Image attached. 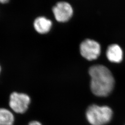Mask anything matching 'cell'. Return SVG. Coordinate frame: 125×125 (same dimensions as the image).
Wrapping results in <instances>:
<instances>
[{"mask_svg":"<svg viewBox=\"0 0 125 125\" xmlns=\"http://www.w3.org/2000/svg\"><path fill=\"white\" fill-rule=\"evenodd\" d=\"M0 71H1V68H0Z\"/></svg>","mask_w":125,"mask_h":125,"instance_id":"cell-11","label":"cell"},{"mask_svg":"<svg viewBox=\"0 0 125 125\" xmlns=\"http://www.w3.org/2000/svg\"><path fill=\"white\" fill-rule=\"evenodd\" d=\"M30 103L31 99L27 94L13 92L10 96L9 106L14 112L18 114L26 112Z\"/></svg>","mask_w":125,"mask_h":125,"instance_id":"cell-3","label":"cell"},{"mask_svg":"<svg viewBox=\"0 0 125 125\" xmlns=\"http://www.w3.org/2000/svg\"><path fill=\"white\" fill-rule=\"evenodd\" d=\"M80 51L83 57L89 60H92L99 56L101 48L97 41L91 39H86L81 43Z\"/></svg>","mask_w":125,"mask_h":125,"instance_id":"cell-4","label":"cell"},{"mask_svg":"<svg viewBox=\"0 0 125 125\" xmlns=\"http://www.w3.org/2000/svg\"><path fill=\"white\" fill-rule=\"evenodd\" d=\"M113 111L108 107L92 105L86 111L87 120L92 125H104L112 119Z\"/></svg>","mask_w":125,"mask_h":125,"instance_id":"cell-2","label":"cell"},{"mask_svg":"<svg viewBox=\"0 0 125 125\" xmlns=\"http://www.w3.org/2000/svg\"><path fill=\"white\" fill-rule=\"evenodd\" d=\"M9 1L8 0H0V3H6L8 2Z\"/></svg>","mask_w":125,"mask_h":125,"instance_id":"cell-10","label":"cell"},{"mask_svg":"<svg viewBox=\"0 0 125 125\" xmlns=\"http://www.w3.org/2000/svg\"><path fill=\"white\" fill-rule=\"evenodd\" d=\"M108 59L114 62H120L123 59V52L121 47L117 44L110 45L106 51Z\"/></svg>","mask_w":125,"mask_h":125,"instance_id":"cell-6","label":"cell"},{"mask_svg":"<svg viewBox=\"0 0 125 125\" xmlns=\"http://www.w3.org/2000/svg\"><path fill=\"white\" fill-rule=\"evenodd\" d=\"M54 17L59 22L67 21L72 17L73 13L72 6L67 2L60 1L52 9Z\"/></svg>","mask_w":125,"mask_h":125,"instance_id":"cell-5","label":"cell"},{"mask_svg":"<svg viewBox=\"0 0 125 125\" xmlns=\"http://www.w3.org/2000/svg\"><path fill=\"white\" fill-rule=\"evenodd\" d=\"M14 117L12 112L4 108H0V125H13Z\"/></svg>","mask_w":125,"mask_h":125,"instance_id":"cell-8","label":"cell"},{"mask_svg":"<svg viewBox=\"0 0 125 125\" xmlns=\"http://www.w3.org/2000/svg\"><path fill=\"white\" fill-rule=\"evenodd\" d=\"M28 125H42V124L38 121H32L29 123Z\"/></svg>","mask_w":125,"mask_h":125,"instance_id":"cell-9","label":"cell"},{"mask_svg":"<svg viewBox=\"0 0 125 125\" xmlns=\"http://www.w3.org/2000/svg\"><path fill=\"white\" fill-rule=\"evenodd\" d=\"M33 26L38 32L40 34H45L50 31L52 27V22L47 18L40 16L35 20Z\"/></svg>","mask_w":125,"mask_h":125,"instance_id":"cell-7","label":"cell"},{"mask_svg":"<svg viewBox=\"0 0 125 125\" xmlns=\"http://www.w3.org/2000/svg\"><path fill=\"white\" fill-rule=\"evenodd\" d=\"M89 74L91 77L90 88L94 94L106 96L111 92L115 79L107 67L100 64L94 65L90 67Z\"/></svg>","mask_w":125,"mask_h":125,"instance_id":"cell-1","label":"cell"}]
</instances>
